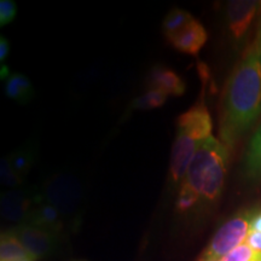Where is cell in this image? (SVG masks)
<instances>
[{
  "label": "cell",
  "mask_w": 261,
  "mask_h": 261,
  "mask_svg": "<svg viewBox=\"0 0 261 261\" xmlns=\"http://www.w3.org/2000/svg\"><path fill=\"white\" fill-rule=\"evenodd\" d=\"M261 114V11L254 38L227 81L223 97L220 138L228 149Z\"/></svg>",
  "instance_id": "1"
},
{
  "label": "cell",
  "mask_w": 261,
  "mask_h": 261,
  "mask_svg": "<svg viewBox=\"0 0 261 261\" xmlns=\"http://www.w3.org/2000/svg\"><path fill=\"white\" fill-rule=\"evenodd\" d=\"M227 159V146L210 137L195 154L180 187L194 192L200 202L217 201L224 189Z\"/></svg>",
  "instance_id": "2"
},
{
  "label": "cell",
  "mask_w": 261,
  "mask_h": 261,
  "mask_svg": "<svg viewBox=\"0 0 261 261\" xmlns=\"http://www.w3.org/2000/svg\"><path fill=\"white\" fill-rule=\"evenodd\" d=\"M198 71L203 83L200 98L188 112L178 117L177 136L173 143V149L192 155L197 152L202 143L212 137V119L204 103V89L208 76L205 65L200 64Z\"/></svg>",
  "instance_id": "3"
},
{
  "label": "cell",
  "mask_w": 261,
  "mask_h": 261,
  "mask_svg": "<svg viewBox=\"0 0 261 261\" xmlns=\"http://www.w3.org/2000/svg\"><path fill=\"white\" fill-rule=\"evenodd\" d=\"M38 198L56 208L62 217H69L76 213L83 202V187L76 178L58 174L45 182Z\"/></svg>",
  "instance_id": "4"
},
{
  "label": "cell",
  "mask_w": 261,
  "mask_h": 261,
  "mask_svg": "<svg viewBox=\"0 0 261 261\" xmlns=\"http://www.w3.org/2000/svg\"><path fill=\"white\" fill-rule=\"evenodd\" d=\"M252 219L253 215L250 213H242L225 223L212 238L200 259L221 260L231 250L243 244L250 231Z\"/></svg>",
  "instance_id": "5"
},
{
  "label": "cell",
  "mask_w": 261,
  "mask_h": 261,
  "mask_svg": "<svg viewBox=\"0 0 261 261\" xmlns=\"http://www.w3.org/2000/svg\"><path fill=\"white\" fill-rule=\"evenodd\" d=\"M33 259L46 257L56 248V234L29 224H19L11 230Z\"/></svg>",
  "instance_id": "6"
},
{
  "label": "cell",
  "mask_w": 261,
  "mask_h": 261,
  "mask_svg": "<svg viewBox=\"0 0 261 261\" xmlns=\"http://www.w3.org/2000/svg\"><path fill=\"white\" fill-rule=\"evenodd\" d=\"M261 11V2L255 0H234L227 4L228 28L236 39L246 34L253 19Z\"/></svg>",
  "instance_id": "7"
},
{
  "label": "cell",
  "mask_w": 261,
  "mask_h": 261,
  "mask_svg": "<svg viewBox=\"0 0 261 261\" xmlns=\"http://www.w3.org/2000/svg\"><path fill=\"white\" fill-rule=\"evenodd\" d=\"M33 207V200L24 191L10 190L2 195L0 208L5 220L23 224Z\"/></svg>",
  "instance_id": "8"
},
{
  "label": "cell",
  "mask_w": 261,
  "mask_h": 261,
  "mask_svg": "<svg viewBox=\"0 0 261 261\" xmlns=\"http://www.w3.org/2000/svg\"><path fill=\"white\" fill-rule=\"evenodd\" d=\"M168 40L178 51L196 56L207 41V32L200 22L194 19L190 24Z\"/></svg>",
  "instance_id": "9"
},
{
  "label": "cell",
  "mask_w": 261,
  "mask_h": 261,
  "mask_svg": "<svg viewBox=\"0 0 261 261\" xmlns=\"http://www.w3.org/2000/svg\"><path fill=\"white\" fill-rule=\"evenodd\" d=\"M23 224L33 225L57 234L63 228V217L56 208L41 202L37 197V200H34V205L29 212L27 220Z\"/></svg>",
  "instance_id": "10"
},
{
  "label": "cell",
  "mask_w": 261,
  "mask_h": 261,
  "mask_svg": "<svg viewBox=\"0 0 261 261\" xmlns=\"http://www.w3.org/2000/svg\"><path fill=\"white\" fill-rule=\"evenodd\" d=\"M150 89L160 90L167 96L179 97L185 92V81L173 69L156 65L149 74Z\"/></svg>",
  "instance_id": "11"
},
{
  "label": "cell",
  "mask_w": 261,
  "mask_h": 261,
  "mask_svg": "<svg viewBox=\"0 0 261 261\" xmlns=\"http://www.w3.org/2000/svg\"><path fill=\"white\" fill-rule=\"evenodd\" d=\"M4 91L10 99L18 100V102H25L33 94L32 83L25 75L21 73L10 75L5 80Z\"/></svg>",
  "instance_id": "12"
},
{
  "label": "cell",
  "mask_w": 261,
  "mask_h": 261,
  "mask_svg": "<svg viewBox=\"0 0 261 261\" xmlns=\"http://www.w3.org/2000/svg\"><path fill=\"white\" fill-rule=\"evenodd\" d=\"M246 172L249 178H261V127L250 140L246 156Z\"/></svg>",
  "instance_id": "13"
},
{
  "label": "cell",
  "mask_w": 261,
  "mask_h": 261,
  "mask_svg": "<svg viewBox=\"0 0 261 261\" xmlns=\"http://www.w3.org/2000/svg\"><path fill=\"white\" fill-rule=\"evenodd\" d=\"M191 14H189L188 11L181 9H173L168 12V15L166 16L165 21L162 23V29L165 35L169 39L173 35H175L177 33L182 31L187 25H189L194 21Z\"/></svg>",
  "instance_id": "14"
},
{
  "label": "cell",
  "mask_w": 261,
  "mask_h": 261,
  "mask_svg": "<svg viewBox=\"0 0 261 261\" xmlns=\"http://www.w3.org/2000/svg\"><path fill=\"white\" fill-rule=\"evenodd\" d=\"M24 256L31 255L17 240L14 232L8 231V232L3 233L2 240H0V261H9Z\"/></svg>",
  "instance_id": "15"
},
{
  "label": "cell",
  "mask_w": 261,
  "mask_h": 261,
  "mask_svg": "<svg viewBox=\"0 0 261 261\" xmlns=\"http://www.w3.org/2000/svg\"><path fill=\"white\" fill-rule=\"evenodd\" d=\"M167 94L160 90L150 89L143 96L136 98L132 102V109L137 110H150L162 107L167 100Z\"/></svg>",
  "instance_id": "16"
},
{
  "label": "cell",
  "mask_w": 261,
  "mask_h": 261,
  "mask_svg": "<svg viewBox=\"0 0 261 261\" xmlns=\"http://www.w3.org/2000/svg\"><path fill=\"white\" fill-rule=\"evenodd\" d=\"M0 179H2V184L8 188H17L23 181V178L19 177L15 169L11 167L8 158L3 159L0 163Z\"/></svg>",
  "instance_id": "17"
},
{
  "label": "cell",
  "mask_w": 261,
  "mask_h": 261,
  "mask_svg": "<svg viewBox=\"0 0 261 261\" xmlns=\"http://www.w3.org/2000/svg\"><path fill=\"white\" fill-rule=\"evenodd\" d=\"M9 161L11 167L15 169V172L17 173L19 177L23 178L24 173L29 169V166H31L32 162V158L29 156L27 152L24 151H19V152H14L11 156H10Z\"/></svg>",
  "instance_id": "18"
},
{
  "label": "cell",
  "mask_w": 261,
  "mask_h": 261,
  "mask_svg": "<svg viewBox=\"0 0 261 261\" xmlns=\"http://www.w3.org/2000/svg\"><path fill=\"white\" fill-rule=\"evenodd\" d=\"M200 203V200L194 192L187 188L180 187L179 189V195L177 200V210L179 212H187L194 208L196 204Z\"/></svg>",
  "instance_id": "19"
},
{
  "label": "cell",
  "mask_w": 261,
  "mask_h": 261,
  "mask_svg": "<svg viewBox=\"0 0 261 261\" xmlns=\"http://www.w3.org/2000/svg\"><path fill=\"white\" fill-rule=\"evenodd\" d=\"M256 253L246 243L241 244L233 250H231L227 255H225L220 261H253Z\"/></svg>",
  "instance_id": "20"
},
{
  "label": "cell",
  "mask_w": 261,
  "mask_h": 261,
  "mask_svg": "<svg viewBox=\"0 0 261 261\" xmlns=\"http://www.w3.org/2000/svg\"><path fill=\"white\" fill-rule=\"evenodd\" d=\"M17 14V6L11 0H2L0 2V25L9 24L10 22L14 21Z\"/></svg>",
  "instance_id": "21"
},
{
  "label": "cell",
  "mask_w": 261,
  "mask_h": 261,
  "mask_svg": "<svg viewBox=\"0 0 261 261\" xmlns=\"http://www.w3.org/2000/svg\"><path fill=\"white\" fill-rule=\"evenodd\" d=\"M244 243H246L248 247L252 248L255 253H261V232L249 231Z\"/></svg>",
  "instance_id": "22"
},
{
  "label": "cell",
  "mask_w": 261,
  "mask_h": 261,
  "mask_svg": "<svg viewBox=\"0 0 261 261\" xmlns=\"http://www.w3.org/2000/svg\"><path fill=\"white\" fill-rule=\"evenodd\" d=\"M9 52H10V44L8 39L2 37L0 38V62H2V63L6 60V58H8Z\"/></svg>",
  "instance_id": "23"
},
{
  "label": "cell",
  "mask_w": 261,
  "mask_h": 261,
  "mask_svg": "<svg viewBox=\"0 0 261 261\" xmlns=\"http://www.w3.org/2000/svg\"><path fill=\"white\" fill-rule=\"evenodd\" d=\"M250 231H256L261 232V212L254 215L252 221H250Z\"/></svg>",
  "instance_id": "24"
},
{
  "label": "cell",
  "mask_w": 261,
  "mask_h": 261,
  "mask_svg": "<svg viewBox=\"0 0 261 261\" xmlns=\"http://www.w3.org/2000/svg\"><path fill=\"white\" fill-rule=\"evenodd\" d=\"M9 261H35L32 256H24V257H18V259L9 260Z\"/></svg>",
  "instance_id": "25"
},
{
  "label": "cell",
  "mask_w": 261,
  "mask_h": 261,
  "mask_svg": "<svg viewBox=\"0 0 261 261\" xmlns=\"http://www.w3.org/2000/svg\"><path fill=\"white\" fill-rule=\"evenodd\" d=\"M198 261H220V260H203V259H198Z\"/></svg>",
  "instance_id": "26"
},
{
  "label": "cell",
  "mask_w": 261,
  "mask_h": 261,
  "mask_svg": "<svg viewBox=\"0 0 261 261\" xmlns=\"http://www.w3.org/2000/svg\"><path fill=\"white\" fill-rule=\"evenodd\" d=\"M74 261H85V260H74Z\"/></svg>",
  "instance_id": "27"
}]
</instances>
